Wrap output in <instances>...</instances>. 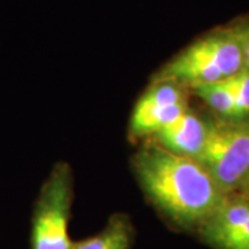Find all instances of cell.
<instances>
[{
	"label": "cell",
	"mask_w": 249,
	"mask_h": 249,
	"mask_svg": "<svg viewBox=\"0 0 249 249\" xmlns=\"http://www.w3.org/2000/svg\"><path fill=\"white\" fill-rule=\"evenodd\" d=\"M134 175L145 196L181 229H196L223 204L227 194L199 160L144 144L132 158Z\"/></svg>",
	"instance_id": "1"
},
{
	"label": "cell",
	"mask_w": 249,
	"mask_h": 249,
	"mask_svg": "<svg viewBox=\"0 0 249 249\" xmlns=\"http://www.w3.org/2000/svg\"><path fill=\"white\" fill-rule=\"evenodd\" d=\"M244 68L240 40L234 27L212 31L168 61L154 80H172L196 88L227 79Z\"/></svg>",
	"instance_id": "2"
},
{
	"label": "cell",
	"mask_w": 249,
	"mask_h": 249,
	"mask_svg": "<svg viewBox=\"0 0 249 249\" xmlns=\"http://www.w3.org/2000/svg\"><path fill=\"white\" fill-rule=\"evenodd\" d=\"M196 160L227 196L245 194L249 172V118L208 121V136Z\"/></svg>",
	"instance_id": "3"
},
{
	"label": "cell",
	"mask_w": 249,
	"mask_h": 249,
	"mask_svg": "<svg viewBox=\"0 0 249 249\" xmlns=\"http://www.w3.org/2000/svg\"><path fill=\"white\" fill-rule=\"evenodd\" d=\"M73 176L67 162H58L40 187L32 216V249H71L68 223L71 217Z\"/></svg>",
	"instance_id": "4"
},
{
	"label": "cell",
	"mask_w": 249,
	"mask_h": 249,
	"mask_svg": "<svg viewBox=\"0 0 249 249\" xmlns=\"http://www.w3.org/2000/svg\"><path fill=\"white\" fill-rule=\"evenodd\" d=\"M187 109L184 86L172 80H154L134 106L129 133L136 139L152 136Z\"/></svg>",
	"instance_id": "5"
},
{
	"label": "cell",
	"mask_w": 249,
	"mask_h": 249,
	"mask_svg": "<svg viewBox=\"0 0 249 249\" xmlns=\"http://www.w3.org/2000/svg\"><path fill=\"white\" fill-rule=\"evenodd\" d=\"M196 231L213 249H240L249 231V196L231 194Z\"/></svg>",
	"instance_id": "6"
},
{
	"label": "cell",
	"mask_w": 249,
	"mask_h": 249,
	"mask_svg": "<svg viewBox=\"0 0 249 249\" xmlns=\"http://www.w3.org/2000/svg\"><path fill=\"white\" fill-rule=\"evenodd\" d=\"M208 136V121L190 108L175 121L152 134L154 142L168 151L196 160Z\"/></svg>",
	"instance_id": "7"
},
{
	"label": "cell",
	"mask_w": 249,
	"mask_h": 249,
	"mask_svg": "<svg viewBox=\"0 0 249 249\" xmlns=\"http://www.w3.org/2000/svg\"><path fill=\"white\" fill-rule=\"evenodd\" d=\"M133 230L127 217L115 214L103 231L86 240L73 242L71 249H129Z\"/></svg>",
	"instance_id": "8"
},
{
	"label": "cell",
	"mask_w": 249,
	"mask_h": 249,
	"mask_svg": "<svg viewBox=\"0 0 249 249\" xmlns=\"http://www.w3.org/2000/svg\"><path fill=\"white\" fill-rule=\"evenodd\" d=\"M194 93L205 104L224 119H237L235 101L227 79L193 88Z\"/></svg>",
	"instance_id": "9"
},
{
	"label": "cell",
	"mask_w": 249,
	"mask_h": 249,
	"mask_svg": "<svg viewBox=\"0 0 249 249\" xmlns=\"http://www.w3.org/2000/svg\"><path fill=\"white\" fill-rule=\"evenodd\" d=\"M235 101L237 119L249 118V70L242 68L240 72L227 78Z\"/></svg>",
	"instance_id": "10"
},
{
	"label": "cell",
	"mask_w": 249,
	"mask_h": 249,
	"mask_svg": "<svg viewBox=\"0 0 249 249\" xmlns=\"http://www.w3.org/2000/svg\"><path fill=\"white\" fill-rule=\"evenodd\" d=\"M234 29L240 40L242 58H244V68L249 70V21H245L240 25H235Z\"/></svg>",
	"instance_id": "11"
},
{
	"label": "cell",
	"mask_w": 249,
	"mask_h": 249,
	"mask_svg": "<svg viewBox=\"0 0 249 249\" xmlns=\"http://www.w3.org/2000/svg\"><path fill=\"white\" fill-rule=\"evenodd\" d=\"M245 194L249 196V172H248V178H247V188H245Z\"/></svg>",
	"instance_id": "12"
}]
</instances>
